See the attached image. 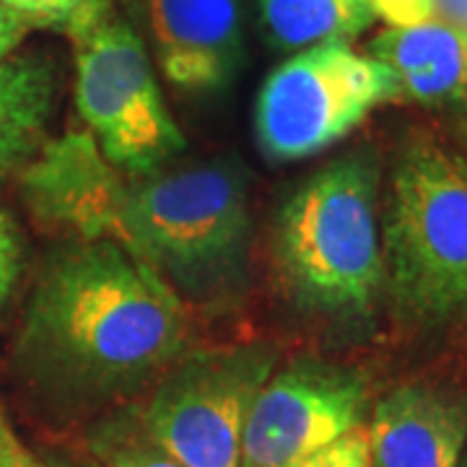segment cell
<instances>
[{
  "label": "cell",
  "instance_id": "obj_3",
  "mask_svg": "<svg viewBox=\"0 0 467 467\" xmlns=\"http://www.w3.org/2000/svg\"><path fill=\"white\" fill-rule=\"evenodd\" d=\"M128 252L177 296L211 301L244 278L250 250L247 187L236 169L198 164L128 177Z\"/></svg>",
  "mask_w": 467,
  "mask_h": 467
},
{
  "label": "cell",
  "instance_id": "obj_1",
  "mask_svg": "<svg viewBox=\"0 0 467 467\" xmlns=\"http://www.w3.org/2000/svg\"><path fill=\"white\" fill-rule=\"evenodd\" d=\"M184 340L182 299L153 267L112 242H78L42 275L18 350L47 392L94 405L180 361Z\"/></svg>",
  "mask_w": 467,
  "mask_h": 467
},
{
  "label": "cell",
  "instance_id": "obj_4",
  "mask_svg": "<svg viewBox=\"0 0 467 467\" xmlns=\"http://www.w3.org/2000/svg\"><path fill=\"white\" fill-rule=\"evenodd\" d=\"M384 281L408 317L467 315V156L418 138L392 171L384 221Z\"/></svg>",
  "mask_w": 467,
  "mask_h": 467
},
{
  "label": "cell",
  "instance_id": "obj_15",
  "mask_svg": "<svg viewBox=\"0 0 467 467\" xmlns=\"http://www.w3.org/2000/svg\"><path fill=\"white\" fill-rule=\"evenodd\" d=\"M97 451L107 467H182L138 426H107Z\"/></svg>",
  "mask_w": 467,
  "mask_h": 467
},
{
  "label": "cell",
  "instance_id": "obj_11",
  "mask_svg": "<svg viewBox=\"0 0 467 467\" xmlns=\"http://www.w3.org/2000/svg\"><path fill=\"white\" fill-rule=\"evenodd\" d=\"M374 467H460L467 444V408L429 384L389 392L367 426Z\"/></svg>",
  "mask_w": 467,
  "mask_h": 467
},
{
  "label": "cell",
  "instance_id": "obj_23",
  "mask_svg": "<svg viewBox=\"0 0 467 467\" xmlns=\"http://www.w3.org/2000/svg\"><path fill=\"white\" fill-rule=\"evenodd\" d=\"M460 467H467V451L462 454V460H460Z\"/></svg>",
  "mask_w": 467,
  "mask_h": 467
},
{
  "label": "cell",
  "instance_id": "obj_19",
  "mask_svg": "<svg viewBox=\"0 0 467 467\" xmlns=\"http://www.w3.org/2000/svg\"><path fill=\"white\" fill-rule=\"evenodd\" d=\"M368 5L387 26H413L436 18L434 0H368Z\"/></svg>",
  "mask_w": 467,
  "mask_h": 467
},
{
  "label": "cell",
  "instance_id": "obj_8",
  "mask_svg": "<svg viewBox=\"0 0 467 467\" xmlns=\"http://www.w3.org/2000/svg\"><path fill=\"white\" fill-rule=\"evenodd\" d=\"M367 379L353 368L299 358L273 371L252 402L239 467H296L364 426Z\"/></svg>",
  "mask_w": 467,
  "mask_h": 467
},
{
  "label": "cell",
  "instance_id": "obj_9",
  "mask_svg": "<svg viewBox=\"0 0 467 467\" xmlns=\"http://www.w3.org/2000/svg\"><path fill=\"white\" fill-rule=\"evenodd\" d=\"M21 190L42 223L76 242H112L128 250V174L107 161L88 130L50 140L24 171Z\"/></svg>",
  "mask_w": 467,
  "mask_h": 467
},
{
  "label": "cell",
  "instance_id": "obj_21",
  "mask_svg": "<svg viewBox=\"0 0 467 467\" xmlns=\"http://www.w3.org/2000/svg\"><path fill=\"white\" fill-rule=\"evenodd\" d=\"M32 29V24L21 16L18 11H14L5 3H0V60H5L11 52L16 50L18 45L24 42V36Z\"/></svg>",
  "mask_w": 467,
  "mask_h": 467
},
{
  "label": "cell",
  "instance_id": "obj_5",
  "mask_svg": "<svg viewBox=\"0 0 467 467\" xmlns=\"http://www.w3.org/2000/svg\"><path fill=\"white\" fill-rule=\"evenodd\" d=\"M76 47V107L107 161L128 177L164 169L184 150L149 52L112 11L70 32Z\"/></svg>",
  "mask_w": 467,
  "mask_h": 467
},
{
  "label": "cell",
  "instance_id": "obj_18",
  "mask_svg": "<svg viewBox=\"0 0 467 467\" xmlns=\"http://www.w3.org/2000/svg\"><path fill=\"white\" fill-rule=\"evenodd\" d=\"M21 257H24L21 234L11 216L0 211V306L11 299L16 288L18 275H21Z\"/></svg>",
  "mask_w": 467,
  "mask_h": 467
},
{
  "label": "cell",
  "instance_id": "obj_17",
  "mask_svg": "<svg viewBox=\"0 0 467 467\" xmlns=\"http://www.w3.org/2000/svg\"><path fill=\"white\" fill-rule=\"evenodd\" d=\"M296 467H374L367 426H358L350 434L340 436L330 447L312 454Z\"/></svg>",
  "mask_w": 467,
  "mask_h": 467
},
{
  "label": "cell",
  "instance_id": "obj_20",
  "mask_svg": "<svg viewBox=\"0 0 467 467\" xmlns=\"http://www.w3.org/2000/svg\"><path fill=\"white\" fill-rule=\"evenodd\" d=\"M0 467H60L52 465L47 460H42L39 454H34L21 436L16 434V429L11 426L8 416L0 408Z\"/></svg>",
  "mask_w": 467,
  "mask_h": 467
},
{
  "label": "cell",
  "instance_id": "obj_10",
  "mask_svg": "<svg viewBox=\"0 0 467 467\" xmlns=\"http://www.w3.org/2000/svg\"><path fill=\"white\" fill-rule=\"evenodd\" d=\"M149 26L161 73L182 91H216L242 60L236 0H149Z\"/></svg>",
  "mask_w": 467,
  "mask_h": 467
},
{
  "label": "cell",
  "instance_id": "obj_2",
  "mask_svg": "<svg viewBox=\"0 0 467 467\" xmlns=\"http://www.w3.org/2000/svg\"><path fill=\"white\" fill-rule=\"evenodd\" d=\"M377 169L348 156L319 169L284 202L273 265L288 299L327 317H361L384 285Z\"/></svg>",
  "mask_w": 467,
  "mask_h": 467
},
{
  "label": "cell",
  "instance_id": "obj_12",
  "mask_svg": "<svg viewBox=\"0 0 467 467\" xmlns=\"http://www.w3.org/2000/svg\"><path fill=\"white\" fill-rule=\"evenodd\" d=\"M368 55L392 70L398 97L426 107L467 112V32L441 18L413 26H387Z\"/></svg>",
  "mask_w": 467,
  "mask_h": 467
},
{
  "label": "cell",
  "instance_id": "obj_16",
  "mask_svg": "<svg viewBox=\"0 0 467 467\" xmlns=\"http://www.w3.org/2000/svg\"><path fill=\"white\" fill-rule=\"evenodd\" d=\"M36 26L76 32L112 11V0H0Z\"/></svg>",
  "mask_w": 467,
  "mask_h": 467
},
{
  "label": "cell",
  "instance_id": "obj_22",
  "mask_svg": "<svg viewBox=\"0 0 467 467\" xmlns=\"http://www.w3.org/2000/svg\"><path fill=\"white\" fill-rule=\"evenodd\" d=\"M436 18L467 32V0H434Z\"/></svg>",
  "mask_w": 467,
  "mask_h": 467
},
{
  "label": "cell",
  "instance_id": "obj_14",
  "mask_svg": "<svg viewBox=\"0 0 467 467\" xmlns=\"http://www.w3.org/2000/svg\"><path fill=\"white\" fill-rule=\"evenodd\" d=\"M270 39L284 50L348 42L377 21L368 0H260Z\"/></svg>",
  "mask_w": 467,
  "mask_h": 467
},
{
  "label": "cell",
  "instance_id": "obj_25",
  "mask_svg": "<svg viewBox=\"0 0 467 467\" xmlns=\"http://www.w3.org/2000/svg\"><path fill=\"white\" fill-rule=\"evenodd\" d=\"M60 467H63V465H60Z\"/></svg>",
  "mask_w": 467,
  "mask_h": 467
},
{
  "label": "cell",
  "instance_id": "obj_24",
  "mask_svg": "<svg viewBox=\"0 0 467 467\" xmlns=\"http://www.w3.org/2000/svg\"><path fill=\"white\" fill-rule=\"evenodd\" d=\"M462 130H465V135H467V119H465V125H462Z\"/></svg>",
  "mask_w": 467,
  "mask_h": 467
},
{
  "label": "cell",
  "instance_id": "obj_6",
  "mask_svg": "<svg viewBox=\"0 0 467 467\" xmlns=\"http://www.w3.org/2000/svg\"><path fill=\"white\" fill-rule=\"evenodd\" d=\"M398 99L392 70L348 42L296 52L260 88L254 130L273 161L322 153L358 128L384 101Z\"/></svg>",
  "mask_w": 467,
  "mask_h": 467
},
{
  "label": "cell",
  "instance_id": "obj_7",
  "mask_svg": "<svg viewBox=\"0 0 467 467\" xmlns=\"http://www.w3.org/2000/svg\"><path fill=\"white\" fill-rule=\"evenodd\" d=\"M275 353L198 350L169 367L146 410L149 436L182 467H239L242 436Z\"/></svg>",
  "mask_w": 467,
  "mask_h": 467
},
{
  "label": "cell",
  "instance_id": "obj_13",
  "mask_svg": "<svg viewBox=\"0 0 467 467\" xmlns=\"http://www.w3.org/2000/svg\"><path fill=\"white\" fill-rule=\"evenodd\" d=\"M57 99V70L50 57L0 60V171L39 150Z\"/></svg>",
  "mask_w": 467,
  "mask_h": 467
}]
</instances>
